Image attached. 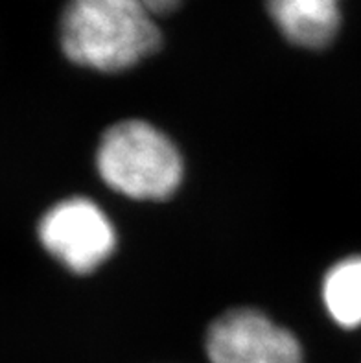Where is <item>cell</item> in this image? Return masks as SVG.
I'll return each instance as SVG.
<instances>
[{
  "instance_id": "obj_1",
  "label": "cell",
  "mask_w": 361,
  "mask_h": 363,
  "mask_svg": "<svg viewBox=\"0 0 361 363\" xmlns=\"http://www.w3.org/2000/svg\"><path fill=\"white\" fill-rule=\"evenodd\" d=\"M162 37L140 0H70L61 18V46L72 63L122 72L160 48Z\"/></svg>"
},
{
  "instance_id": "obj_4",
  "label": "cell",
  "mask_w": 361,
  "mask_h": 363,
  "mask_svg": "<svg viewBox=\"0 0 361 363\" xmlns=\"http://www.w3.org/2000/svg\"><path fill=\"white\" fill-rule=\"evenodd\" d=\"M211 363H302L295 334L255 308L231 310L206 334Z\"/></svg>"
},
{
  "instance_id": "obj_6",
  "label": "cell",
  "mask_w": 361,
  "mask_h": 363,
  "mask_svg": "<svg viewBox=\"0 0 361 363\" xmlns=\"http://www.w3.org/2000/svg\"><path fill=\"white\" fill-rule=\"evenodd\" d=\"M323 301L330 318L343 328L361 325V257L345 258L330 267L323 282Z\"/></svg>"
},
{
  "instance_id": "obj_3",
  "label": "cell",
  "mask_w": 361,
  "mask_h": 363,
  "mask_svg": "<svg viewBox=\"0 0 361 363\" xmlns=\"http://www.w3.org/2000/svg\"><path fill=\"white\" fill-rule=\"evenodd\" d=\"M45 249L74 273H91L115 251L116 233L96 203L72 198L57 203L39 223Z\"/></svg>"
},
{
  "instance_id": "obj_7",
  "label": "cell",
  "mask_w": 361,
  "mask_h": 363,
  "mask_svg": "<svg viewBox=\"0 0 361 363\" xmlns=\"http://www.w3.org/2000/svg\"><path fill=\"white\" fill-rule=\"evenodd\" d=\"M140 2L150 9L155 17H162V15L172 13V11L177 8L181 0H140Z\"/></svg>"
},
{
  "instance_id": "obj_5",
  "label": "cell",
  "mask_w": 361,
  "mask_h": 363,
  "mask_svg": "<svg viewBox=\"0 0 361 363\" xmlns=\"http://www.w3.org/2000/svg\"><path fill=\"white\" fill-rule=\"evenodd\" d=\"M267 11L291 45L319 50L334 41L341 24L339 0H265Z\"/></svg>"
},
{
  "instance_id": "obj_2",
  "label": "cell",
  "mask_w": 361,
  "mask_h": 363,
  "mask_svg": "<svg viewBox=\"0 0 361 363\" xmlns=\"http://www.w3.org/2000/svg\"><path fill=\"white\" fill-rule=\"evenodd\" d=\"M96 166L107 186L133 199H166L183 179V159L175 144L142 120L107 129Z\"/></svg>"
}]
</instances>
